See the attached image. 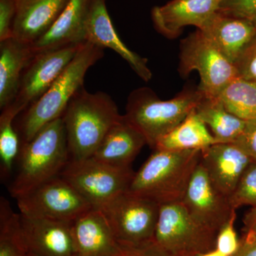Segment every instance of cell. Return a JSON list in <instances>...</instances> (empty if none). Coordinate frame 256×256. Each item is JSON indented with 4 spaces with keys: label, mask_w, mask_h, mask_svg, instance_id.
I'll return each mask as SVG.
<instances>
[{
    "label": "cell",
    "mask_w": 256,
    "mask_h": 256,
    "mask_svg": "<svg viewBox=\"0 0 256 256\" xmlns=\"http://www.w3.org/2000/svg\"><path fill=\"white\" fill-rule=\"evenodd\" d=\"M200 30L234 65L256 34V26L248 21L220 12Z\"/></svg>",
    "instance_id": "cell-19"
},
{
    "label": "cell",
    "mask_w": 256,
    "mask_h": 256,
    "mask_svg": "<svg viewBox=\"0 0 256 256\" xmlns=\"http://www.w3.org/2000/svg\"><path fill=\"white\" fill-rule=\"evenodd\" d=\"M18 0H0V42L12 37Z\"/></svg>",
    "instance_id": "cell-33"
},
{
    "label": "cell",
    "mask_w": 256,
    "mask_h": 256,
    "mask_svg": "<svg viewBox=\"0 0 256 256\" xmlns=\"http://www.w3.org/2000/svg\"><path fill=\"white\" fill-rule=\"evenodd\" d=\"M236 210L244 206L256 208V161L254 160L245 170L230 197Z\"/></svg>",
    "instance_id": "cell-28"
},
{
    "label": "cell",
    "mask_w": 256,
    "mask_h": 256,
    "mask_svg": "<svg viewBox=\"0 0 256 256\" xmlns=\"http://www.w3.org/2000/svg\"><path fill=\"white\" fill-rule=\"evenodd\" d=\"M218 98L228 112L246 121H256V82L237 78Z\"/></svg>",
    "instance_id": "cell-25"
},
{
    "label": "cell",
    "mask_w": 256,
    "mask_h": 256,
    "mask_svg": "<svg viewBox=\"0 0 256 256\" xmlns=\"http://www.w3.org/2000/svg\"><path fill=\"white\" fill-rule=\"evenodd\" d=\"M34 56L31 44L8 38L0 42V109L14 102L24 70Z\"/></svg>",
    "instance_id": "cell-22"
},
{
    "label": "cell",
    "mask_w": 256,
    "mask_h": 256,
    "mask_svg": "<svg viewBox=\"0 0 256 256\" xmlns=\"http://www.w3.org/2000/svg\"><path fill=\"white\" fill-rule=\"evenodd\" d=\"M182 202L194 220L216 234L236 214L230 198L216 188L201 162L192 175Z\"/></svg>",
    "instance_id": "cell-12"
},
{
    "label": "cell",
    "mask_w": 256,
    "mask_h": 256,
    "mask_svg": "<svg viewBox=\"0 0 256 256\" xmlns=\"http://www.w3.org/2000/svg\"><path fill=\"white\" fill-rule=\"evenodd\" d=\"M236 218V214L230 218L217 234L216 249L226 256L235 255L240 246V240L234 228Z\"/></svg>",
    "instance_id": "cell-30"
},
{
    "label": "cell",
    "mask_w": 256,
    "mask_h": 256,
    "mask_svg": "<svg viewBox=\"0 0 256 256\" xmlns=\"http://www.w3.org/2000/svg\"><path fill=\"white\" fill-rule=\"evenodd\" d=\"M244 223L246 225V230H252L256 234V208H252V210L247 214Z\"/></svg>",
    "instance_id": "cell-36"
},
{
    "label": "cell",
    "mask_w": 256,
    "mask_h": 256,
    "mask_svg": "<svg viewBox=\"0 0 256 256\" xmlns=\"http://www.w3.org/2000/svg\"><path fill=\"white\" fill-rule=\"evenodd\" d=\"M69 0H18L12 37L32 44L43 36Z\"/></svg>",
    "instance_id": "cell-20"
},
{
    "label": "cell",
    "mask_w": 256,
    "mask_h": 256,
    "mask_svg": "<svg viewBox=\"0 0 256 256\" xmlns=\"http://www.w3.org/2000/svg\"><path fill=\"white\" fill-rule=\"evenodd\" d=\"M92 0H69L52 28L31 44L34 55L86 42V24Z\"/></svg>",
    "instance_id": "cell-17"
},
{
    "label": "cell",
    "mask_w": 256,
    "mask_h": 256,
    "mask_svg": "<svg viewBox=\"0 0 256 256\" xmlns=\"http://www.w3.org/2000/svg\"><path fill=\"white\" fill-rule=\"evenodd\" d=\"M217 143H232L242 134L247 121L230 114L218 98L204 97L195 108Z\"/></svg>",
    "instance_id": "cell-24"
},
{
    "label": "cell",
    "mask_w": 256,
    "mask_h": 256,
    "mask_svg": "<svg viewBox=\"0 0 256 256\" xmlns=\"http://www.w3.org/2000/svg\"><path fill=\"white\" fill-rule=\"evenodd\" d=\"M224 0H171L151 11V18L156 31L166 38H175L185 26L198 30L218 12Z\"/></svg>",
    "instance_id": "cell-14"
},
{
    "label": "cell",
    "mask_w": 256,
    "mask_h": 256,
    "mask_svg": "<svg viewBox=\"0 0 256 256\" xmlns=\"http://www.w3.org/2000/svg\"><path fill=\"white\" fill-rule=\"evenodd\" d=\"M178 70L182 77L197 70L201 80L198 88L207 98H218L230 82L238 78L236 66L200 30L181 42Z\"/></svg>",
    "instance_id": "cell-6"
},
{
    "label": "cell",
    "mask_w": 256,
    "mask_h": 256,
    "mask_svg": "<svg viewBox=\"0 0 256 256\" xmlns=\"http://www.w3.org/2000/svg\"><path fill=\"white\" fill-rule=\"evenodd\" d=\"M104 48L84 42L62 75L43 96L23 112L16 127L21 143L30 141L42 128L62 118L69 102L84 86L88 69L104 57Z\"/></svg>",
    "instance_id": "cell-3"
},
{
    "label": "cell",
    "mask_w": 256,
    "mask_h": 256,
    "mask_svg": "<svg viewBox=\"0 0 256 256\" xmlns=\"http://www.w3.org/2000/svg\"><path fill=\"white\" fill-rule=\"evenodd\" d=\"M216 143L213 134L194 109L181 124L160 138L154 150H202Z\"/></svg>",
    "instance_id": "cell-23"
},
{
    "label": "cell",
    "mask_w": 256,
    "mask_h": 256,
    "mask_svg": "<svg viewBox=\"0 0 256 256\" xmlns=\"http://www.w3.org/2000/svg\"><path fill=\"white\" fill-rule=\"evenodd\" d=\"M196 256H226L222 254L220 252H218L216 249H214V250H210V252H204V254H198Z\"/></svg>",
    "instance_id": "cell-37"
},
{
    "label": "cell",
    "mask_w": 256,
    "mask_h": 256,
    "mask_svg": "<svg viewBox=\"0 0 256 256\" xmlns=\"http://www.w3.org/2000/svg\"><path fill=\"white\" fill-rule=\"evenodd\" d=\"M0 256H26L21 235L20 214L4 197L0 200Z\"/></svg>",
    "instance_id": "cell-27"
},
{
    "label": "cell",
    "mask_w": 256,
    "mask_h": 256,
    "mask_svg": "<svg viewBox=\"0 0 256 256\" xmlns=\"http://www.w3.org/2000/svg\"><path fill=\"white\" fill-rule=\"evenodd\" d=\"M69 160L66 133L63 120L60 118L21 144L16 175L9 186L10 194L16 200L58 176Z\"/></svg>",
    "instance_id": "cell-2"
},
{
    "label": "cell",
    "mask_w": 256,
    "mask_h": 256,
    "mask_svg": "<svg viewBox=\"0 0 256 256\" xmlns=\"http://www.w3.org/2000/svg\"><path fill=\"white\" fill-rule=\"evenodd\" d=\"M136 172L132 166H116L90 158L69 160L60 173L94 208L101 210L128 191Z\"/></svg>",
    "instance_id": "cell-7"
},
{
    "label": "cell",
    "mask_w": 256,
    "mask_h": 256,
    "mask_svg": "<svg viewBox=\"0 0 256 256\" xmlns=\"http://www.w3.org/2000/svg\"><path fill=\"white\" fill-rule=\"evenodd\" d=\"M234 256H256V234L246 230L245 235L240 240L238 250Z\"/></svg>",
    "instance_id": "cell-35"
},
{
    "label": "cell",
    "mask_w": 256,
    "mask_h": 256,
    "mask_svg": "<svg viewBox=\"0 0 256 256\" xmlns=\"http://www.w3.org/2000/svg\"><path fill=\"white\" fill-rule=\"evenodd\" d=\"M18 116L11 106L2 109L0 116V168L3 178L12 172L21 148V140L14 126Z\"/></svg>",
    "instance_id": "cell-26"
},
{
    "label": "cell",
    "mask_w": 256,
    "mask_h": 256,
    "mask_svg": "<svg viewBox=\"0 0 256 256\" xmlns=\"http://www.w3.org/2000/svg\"><path fill=\"white\" fill-rule=\"evenodd\" d=\"M146 144L142 133L122 114L109 130L92 158L116 166H132V162Z\"/></svg>",
    "instance_id": "cell-21"
},
{
    "label": "cell",
    "mask_w": 256,
    "mask_h": 256,
    "mask_svg": "<svg viewBox=\"0 0 256 256\" xmlns=\"http://www.w3.org/2000/svg\"><path fill=\"white\" fill-rule=\"evenodd\" d=\"M216 236L192 218L182 202L160 204L153 239L172 256H196L214 250Z\"/></svg>",
    "instance_id": "cell-8"
},
{
    "label": "cell",
    "mask_w": 256,
    "mask_h": 256,
    "mask_svg": "<svg viewBox=\"0 0 256 256\" xmlns=\"http://www.w3.org/2000/svg\"><path fill=\"white\" fill-rule=\"evenodd\" d=\"M20 214L30 218L72 222L94 207L60 175L16 198Z\"/></svg>",
    "instance_id": "cell-9"
},
{
    "label": "cell",
    "mask_w": 256,
    "mask_h": 256,
    "mask_svg": "<svg viewBox=\"0 0 256 256\" xmlns=\"http://www.w3.org/2000/svg\"><path fill=\"white\" fill-rule=\"evenodd\" d=\"M235 66L239 78L256 82V34Z\"/></svg>",
    "instance_id": "cell-31"
},
{
    "label": "cell",
    "mask_w": 256,
    "mask_h": 256,
    "mask_svg": "<svg viewBox=\"0 0 256 256\" xmlns=\"http://www.w3.org/2000/svg\"><path fill=\"white\" fill-rule=\"evenodd\" d=\"M160 205L126 192L101 208L119 244H133L154 238Z\"/></svg>",
    "instance_id": "cell-10"
},
{
    "label": "cell",
    "mask_w": 256,
    "mask_h": 256,
    "mask_svg": "<svg viewBox=\"0 0 256 256\" xmlns=\"http://www.w3.org/2000/svg\"><path fill=\"white\" fill-rule=\"evenodd\" d=\"M82 44L34 55L24 70L18 95L10 106L20 114L34 104L62 75Z\"/></svg>",
    "instance_id": "cell-11"
},
{
    "label": "cell",
    "mask_w": 256,
    "mask_h": 256,
    "mask_svg": "<svg viewBox=\"0 0 256 256\" xmlns=\"http://www.w3.org/2000/svg\"><path fill=\"white\" fill-rule=\"evenodd\" d=\"M202 150H154L134 173L128 192L159 204L182 201Z\"/></svg>",
    "instance_id": "cell-4"
},
{
    "label": "cell",
    "mask_w": 256,
    "mask_h": 256,
    "mask_svg": "<svg viewBox=\"0 0 256 256\" xmlns=\"http://www.w3.org/2000/svg\"><path fill=\"white\" fill-rule=\"evenodd\" d=\"M117 256H172L156 244L154 239L138 244H120Z\"/></svg>",
    "instance_id": "cell-32"
},
{
    "label": "cell",
    "mask_w": 256,
    "mask_h": 256,
    "mask_svg": "<svg viewBox=\"0 0 256 256\" xmlns=\"http://www.w3.org/2000/svg\"><path fill=\"white\" fill-rule=\"evenodd\" d=\"M254 161L234 143H216L202 150L200 162L220 192L230 198L239 180Z\"/></svg>",
    "instance_id": "cell-16"
},
{
    "label": "cell",
    "mask_w": 256,
    "mask_h": 256,
    "mask_svg": "<svg viewBox=\"0 0 256 256\" xmlns=\"http://www.w3.org/2000/svg\"><path fill=\"white\" fill-rule=\"evenodd\" d=\"M204 96L198 87H186L173 98L162 100L150 88H139L128 96L124 116L154 150L160 138L181 124Z\"/></svg>",
    "instance_id": "cell-5"
},
{
    "label": "cell",
    "mask_w": 256,
    "mask_h": 256,
    "mask_svg": "<svg viewBox=\"0 0 256 256\" xmlns=\"http://www.w3.org/2000/svg\"><path fill=\"white\" fill-rule=\"evenodd\" d=\"M72 222L30 218L20 214L26 256H78Z\"/></svg>",
    "instance_id": "cell-13"
},
{
    "label": "cell",
    "mask_w": 256,
    "mask_h": 256,
    "mask_svg": "<svg viewBox=\"0 0 256 256\" xmlns=\"http://www.w3.org/2000/svg\"><path fill=\"white\" fill-rule=\"evenodd\" d=\"M242 150L256 161V121H247L246 126L234 142Z\"/></svg>",
    "instance_id": "cell-34"
},
{
    "label": "cell",
    "mask_w": 256,
    "mask_h": 256,
    "mask_svg": "<svg viewBox=\"0 0 256 256\" xmlns=\"http://www.w3.org/2000/svg\"><path fill=\"white\" fill-rule=\"evenodd\" d=\"M218 12L246 20L256 28V0H224Z\"/></svg>",
    "instance_id": "cell-29"
},
{
    "label": "cell",
    "mask_w": 256,
    "mask_h": 256,
    "mask_svg": "<svg viewBox=\"0 0 256 256\" xmlns=\"http://www.w3.org/2000/svg\"><path fill=\"white\" fill-rule=\"evenodd\" d=\"M86 42L114 50L144 82L152 78L148 60L130 50L120 38L108 11L106 0H92L87 21Z\"/></svg>",
    "instance_id": "cell-15"
},
{
    "label": "cell",
    "mask_w": 256,
    "mask_h": 256,
    "mask_svg": "<svg viewBox=\"0 0 256 256\" xmlns=\"http://www.w3.org/2000/svg\"><path fill=\"white\" fill-rule=\"evenodd\" d=\"M78 256H117L120 244L102 210L92 208L72 223Z\"/></svg>",
    "instance_id": "cell-18"
},
{
    "label": "cell",
    "mask_w": 256,
    "mask_h": 256,
    "mask_svg": "<svg viewBox=\"0 0 256 256\" xmlns=\"http://www.w3.org/2000/svg\"><path fill=\"white\" fill-rule=\"evenodd\" d=\"M121 116L108 94L101 92L92 94L82 86L72 98L62 116L70 160L92 156Z\"/></svg>",
    "instance_id": "cell-1"
}]
</instances>
